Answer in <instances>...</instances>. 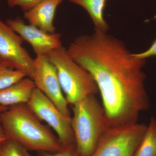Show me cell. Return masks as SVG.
<instances>
[{"instance_id":"6da1fadb","label":"cell","mask_w":156,"mask_h":156,"mask_svg":"<svg viewBox=\"0 0 156 156\" xmlns=\"http://www.w3.org/2000/svg\"><path fill=\"white\" fill-rule=\"evenodd\" d=\"M67 50L95 80L111 126L137 122L150 104L143 71L146 59L133 56L107 32L96 29L76 38Z\"/></svg>"},{"instance_id":"7a4b0ae2","label":"cell","mask_w":156,"mask_h":156,"mask_svg":"<svg viewBox=\"0 0 156 156\" xmlns=\"http://www.w3.org/2000/svg\"><path fill=\"white\" fill-rule=\"evenodd\" d=\"M0 122L8 138L27 151L55 153L62 147L57 136L42 124L27 104L9 107L0 115Z\"/></svg>"},{"instance_id":"3957f363","label":"cell","mask_w":156,"mask_h":156,"mask_svg":"<svg viewBox=\"0 0 156 156\" xmlns=\"http://www.w3.org/2000/svg\"><path fill=\"white\" fill-rule=\"evenodd\" d=\"M73 106L71 126L77 150L80 156H90L101 137L111 126L95 95L84 98Z\"/></svg>"},{"instance_id":"277c9868","label":"cell","mask_w":156,"mask_h":156,"mask_svg":"<svg viewBox=\"0 0 156 156\" xmlns=\"http://www.w3.org/2000/svg\"><path fill=\"white\" fill-rule=\"evenodd\" d=\"M56 68L62 92L69 104L98 92L92 75L69 56L63 46L47 55Z\"/></svg>"},{"instance_id":"5b68a950","label":"cell","mask_w":156,"mask_h":156,"mask_svg":"<svg viewBox=\"0 0 156 156\" xmlns=\"http://www.w3.org/2000/svg\"><path fill=\"white\" fill-rule=\"evenodd\" d=\"M147 128V125L137 122L111 126L89 156H134Z\"/></svg>"},{"instance_id":"8992f818","label":"cell","mask_w":156,"mask_h":156,"mask_svg":"<svg viewBox=\"0 0 156 156\" xmlns=\"http://www.w3.org/2000/svg\"><path fill=\"white\" fill-rule=\"evenodd\" d=\"M27 105L39 119L56 132L62 146L75 144L71 118L63 114L43 92L36 88Z\"/></svg>"},{"instance_id":"52a82bcc","label":"cell","mask_w":156,"mask_h":156,"mask_svg":"<svg viewBox=\"0 0 156 156\" xmlns=\"http://www.w3.org/2000/svg\"><path fill=\"white\" fill-rule=\"evenodd\" d=\"M23 40L0 19V62L32 79L34 59L23 47Z\"/></svg>"},{"instance_id":"ba28073f","label":"cell","mask_w":156,"mask_h":156,"mask_svg":"<svg viewBox=\"0 0 156 156\" xmlns=\"http://www.w3.org/2000/svg\"><path fill=\"white\" fill-rule=\"evenodd\" d=\"M33 80L36 88L43 92L66 116L71 118L69 103L62 89L56 68L47 55L34 58Z\"/></svg>"},{"instance_id":"9c48e42d","label":"cell","mask_w":156,"mask_h":156,"mask_svg":"<svg viewBox=\"0 0 156 156\" xmlns=\"http://www.w3.org/2000/svg\"><path fill=\"white\" fill-rule=\"evenodd\" d=\"M6 23L22 38L28 42L37 55H47L62 45L60 34L50 33L33 25L27 24L21 18L9 19Z\"/></svg>"},{"instance_id":"30bf717a","label":"cell","mask_w":156,"mask_h":156,"mask_svg":"<svg viewBox=\"0 0 156 156\" xmlns=\"http://www.w3.org/2000/svg\"><path fill=\"white\" fill-rule=\"evenodd\" d=\"M63 0H43L33 8L24 12L29 23L50 33H55L53 20L56 9Z\"/></svg>"},{"instance_id":"8fae6325","label":"cell","mask_w":156,"mask_h":156,"mask_svg":"<svg viewBox=\"0 0 156 156\" xmlns=\"http://www.w3.org/2000/svg\"><path fill=\"white\" fill-rule=\"evenodd\" d=\"M36 86L32 79L26 77L0 91V105L9 107L27 104Z\"/></svg>"},{"instance_id":"7c38bea8","label":"cell","mask_w":156,"mask_h":156,"mask_svg":"<svg viewBox=\"0 0 156 156\" xmlns=\"http://www.w3.org/2000/svg\"><path fill=\"white\" fill-rule=\"evenodd\" d=\"M83 7L88 12L95 25V29L107 32L109 26L104 17L103 13L107 0H69Z\"/></svg>"},{"instance_id":"4fadbf2b","label":"cell","mask_w":156,"mask_h":156,"mask_svg":"<svg viewBox=\"0 0 156 156\" xmlns=\"http://www.w3.org/2000/svg\"><path fill=\"white\" fill-rule=\"evenodd\" d=\"M134 156H156V119L151 118Z\"/></svg>"},{"instance_id":"5bb4252c","label":"cell","mask_w":156,"mask_h":156,"mask_svg":"<svg viewBox=\"0 0 156 156\" xmlns=\"http://www.w3.org/2000/svg\"><path fill=\"white\" fill-rule=\"evenodd\" d=\"M27 77L22 71L14 69L0 62V91Z\"/></svg>"},{"instance_id":"9a60e30c","label":"cell","mask_w":156,"mask_h":156,"mask_svg":"<svg viewBox=\"0 0 156 156\" xmlns=\"http://www.w3.org/2000/svg\"><path fill=\"white\" fill-rule=\"evenodd\" d=\"M27 151L19 144L9 138L0 147V156H25Z\"/></svg>"},{"instance_id":"2e32d148","label":"cell","mask_w":156,"mask_h":156,"mask_svg":"<svg viewBox=\"0 0 156 156\" xmlns=\"http://www.w3.org/2000/svg\"><path fill=\"white\" fill-rule=\"evenodd\" d=\"M43 0H8V4L11 8L18 6L24 12L33 8Z\"/></svg>"},{"instance_id":"e0dca14e","label":"cell","mask_w":156,"mask_h":156,"mask_svg":"<svg viewBox=\"0 0 156 156\" xmlns=\"http://www.w3.org/2000/svg\"><path fill=\"white\" fill-rule=\"evenodd\" d=\"M43 156H80L76 147L75 144L62 147L61 149L55 153H42Z\"/></svg>"},{"instance_id":"ac0fdd59","label":"cell","mask_w":156,"mask_h":156,"mask_svg":"<svg viewBox=\"0 0 156 156\" xmlns=\"http://www.w3.org/2000/svg\"><path fill=\"white\" fill-rule=\"evenodd\" d=\"M132 54L136 58L144 59L153 56H156V38L147 50L141 53H132Z\"/></svg>"},{"instance_id":"d6986e66","label":"cell","mask_w":156,"mask_h":156,"mask_svg":"<svg viewBox=\"0 0 156 156\" xmlns=\"http://www.w3.org/2000/svg\"><path fill=\"white\" fill-rule=\"evenodd\" d=\"M8 107L2 106V105H0V115L2 114V112L5 111ZM8 137L7 136L5 131L3 130L2 127V124H1V122H0V147L3 145L7 139H8Z\"/></svg>"},{"instance_id":"ffe728a7","label":"cell","mask_w":156,"mask_h":156,"mask_svg":"<svg viewBox=\"0 0 156 156\" xmlns=\"http://www.w3.org/2000/svg\"><path fill=\"white\" fill-rule=\"evenodd\" d=\"M25 156H34L33 155H32L30 154L28 152V151H27L26 153L25 154ZM43 156L42 155H41V156Z\"/></svg>"},{"instance_id":"44dd1931","label":"cell","mask_w":156,"mask_h":156,"mask_svg":"<svg viewBox=\"0 0 156 156\" xmlns=\"http://www.w3.org/2000/svg\"></svg>"}]
</instances>
